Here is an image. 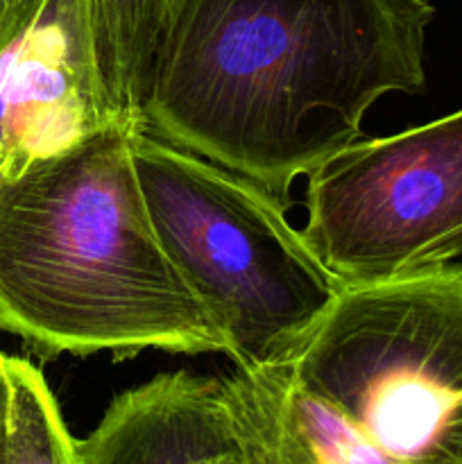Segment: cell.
<instances>
[{"label":"cell","mask_w":462,"mask_h":464,"mask_svg":"<svg viewBox=\"0 0 462 464\" xmlns=\"http://www.w3.org/2000/svg\"><path fill=\"white\" fill-rule=\"evenodd\" d=\"M433 16L428 0H179L143 125L284 202L362 139L376 100L424 91Z\"/></svg>","instance_id":"obj_1"},{"label":"cell","mask_w":462,"mask_h":464,"mask_svg":"<svg viewBox=\"0 0 462 464\" xmlns=\"http://www.w3.org/2000/svg\"><path fill=\"white\" fill-rule=\"evenodd\" d=\"M118 122L0 184V331L43 356L226 353L168 258Z\"/></svg>","instance_id":"obj_2"},{"label":"cell","mask_w":462,"mask_h":464,"mask_svg":"<svg viewBox=\"0 0 462 464\" xmlns=\"http://www.w3.org/2000/svg\"><path fill=\"white\" fill-rule=\"evenodd\" d=\"M131 150L154 231L225 335L226 356L236 367L279 362L342 281L256 181L148 130L136 131Z\"/></svg>","instance_id":"obj_3"},{"label":"cell","mask_w":462,"mask_h":464,"mask_svg":"<svg viewBox=\"0 0 462 464\" xmlns=\"http://www.w3.org/2000/svg\"><path fill=\"white\" fill-rule=\"evenodd\" d=\"M394 464H462V267L342 285L279 361Z\"/></svg>","instance_id":"obj_4"},{"label":"cell","mask_w":462,"mask_h":464,"mask_svg":"<svg viewBox=\"0 0 462 464\" xmlns=\"http://www.w3.org/2000/svg\"><path fill=\"white\" fill-rule=\"evenodd\" d=\"M303 236L342 285L462 267V109L308 175Z\"/></svg>","instance_id":"obj_5"},{"label":"cell","mask_w":462,"mask_h":464,"mask_svg":"<svg viewBox=\"0 0 462 464\" xmlns=\"http://www.w3.org/2000/svg\"><path fill=\"white\" fill-rule=\"evenodd\" d=\"M118 122L91 0L23 3L0 25V184Z\"/></svg>","instance_id":"obj_6"},{"label":"cell","mask_w":462,"mask_h":464,"mask_svg":"<svg viewBox=\"0 0 462 464\" xmlns=\"http://www.w3.org/2000/svg\"><path fill=\"white\" fill-rule=\"evenodd\" d=\"M80 464H245L234 379L157 374L118 394L77 442Z\"/></svg>","instance_id":"obj_7"},{"label":"cell","mask_w":462,"mask_h":464,"mask_svg":"<svg viewBox=\"0 0 462 464\" xmlns=\"http://www.w3.org/2000/svg\"><path fill=\"white\" fill-rule=\"evenodd\" d=\"M245 464H394L279 362L236 367Z\"/></svg>","instance_id":"obj_8"},{"label":"cell","mask_w":462,"mask_h":464,"mask_svg":"<svg viewBox=\"0 0 462 464\" xmlns=\"http://www.w3.org/2000/svg\"><path fill=\"white\" fill-rule=\"evenodd\" d=\"M177 3L179 0H91L109 91L122 116L139 125H143L154 66Z\"/></svg>","instance_id":"obj_9"},{"label":"cell","mask_w":462,"mask_h":464,"mask_svg":"<svg viewBox=\"0 0 462 464\" xmlns=\"http://www.w3.org/2000/svg\"><path fill=\"white\" fill-rule=\"evenodd\" d=\"M0 464H80L39 367L0 352Z\"/></svg>","instance_id":"obj_10"},{"label":"cell","mask_w":462,"mask_h":464,"mask_svg":"<svg viewBox=\"0 0 462 464\" xmlns=\"http://www.w3.org/2000/svg\"><path fill=\"white\" fill-rule=\"evenodd\" d=\"M23 3H27V0H0V25H3Z\"/></svg>","instance_id":"obj_11"}]
</instances>
